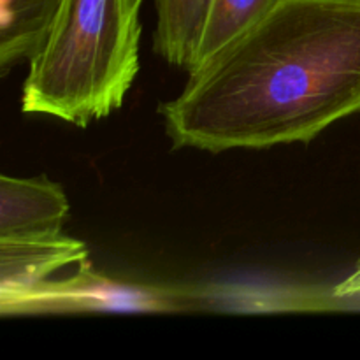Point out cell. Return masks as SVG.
<instances>
[{"mask_svg":"<svg viewBox=\"0 0 360 360\" xmlns=\"http://www.w3.org/2000/svg\"><path fill=\"white\" fill-rule=\"evenodd\" d=\"M185 301L174 292L157 287L120 283L95 273L88 260L67 280H46L20 294L0 297L2 315L27 313L97 311V309H136V311H174Z\"/></svg>","mask_w":360,"mask_h":360,"instance_id":"cell-3","label":"cell"},{"mask_svg":"<svg viewBox=\"0 0 360 360\" xmlns=\"http://www.w3.org/2000/svg\"><path fill=\"white\" fill-rule=\"evenodd\" d=\"M84 260L86 245L62 231L0 239V297L28 290L56 271Z\"/></svg>","mask_w":360,"mask_h":360,"instance_id":"cell-4","label":"cell"},{"mask_svg":"<svg viewBox=\"0 0 360 360\" xmlns=\"http://www.w3.org/2000/svg\"><path fill=\"white\" fill-rule=\"evenodd\" d=\"M210 0H155L153 51L171 65L188 70Z\"/></svg>","mask_w":360,"mask_h":360,"instance_id":"cell-8","label":"cell"},{"mask_svg":"<svg viewBox=\"0 0 360 360\" xmlns=\"http://www.w3.org/2000/svg\"><path fill=\"white\" fill-rule=\"evenodd\" d=\"M136 2H137V4H141V6H143V0H136Z\"/></svg>","mask_w":360,"mask_h":360,"instance_id":"cell-10","label":"cell"},{"mask_svg":"<svg viewBox=\"0 0 360 360\" xmlns=\"http://www.w3.org/2000/svg\"><path fill=\"white\" fill-rule=\"evenodd\" d=\"M338 297H360V257L354 271L336 287Z\"/></svg>","mask_w":360,"mask_h":360,"instance_id":"cell-9","label":"cell"},{"mask_svg":"<svg viewBox=\"0 0 360 360\" xmlns=\"http://www.w3.org/2000/svg\"><path fill=\"white\" fill-rule=\"evenodd\" d=\"M62 0H0V70L7 74L41 49Z\"/></svg>","mask_w":360,"mask_h":360,"instance_id":"cell-6","label":"cell"},{"mask_svg":"<svg viewBox=\"0 0 360 360\" xmlns=\"http://www.w3.org/2000/svg\"><path fill=\"white\" fill-rule=\"evenodd\" d=\"M280 0H210L188 72L210 62L225 46L259 23Z\"/></svg>","mask_w":360,"mask_h":360,"instance_id":"cell-7","label":"cell"},{"mask_svg":"<svg viewBox=\"0 0 360 360\" xmlns=\"http://www.w3.org/2000/svg\"><path fill=\"white\" fill-rule=\"evenodd\" d=\"M69 213L63 188L46 176H0V239L58 232Z\"/></svg>","mask_w":360,"mask_h":360,"instance_id":"cell-5","label":"cell"},{"mask_svg":"<svg viewBox=\"0 0 360 360\" xmlns=\"http://www.w3.org/2000/svg\"><path fill=\"white\" fill-rule=\"evenodd\" d=\"M158 112L176 150L309 143L360 112V0H280Z\"/></svg>","mask_w":360,"mask_h":360,"instance_id":"cell-1","label":"cell"},{"mask_svg":"<svg viewBox=\"0 0 360 360\" xmlns=\"http://www.w3.org/2000/svg\"><path fill=\"white\" fill-rule=\"evenodd\" d=\"M141 4L62 0L32 56L21 111L90 125L122 108L139 72Z\"/></svg>","mask_w":360,"mask_h":360,"instance_id":"cell-2","label":"cell"}]
</instances>
